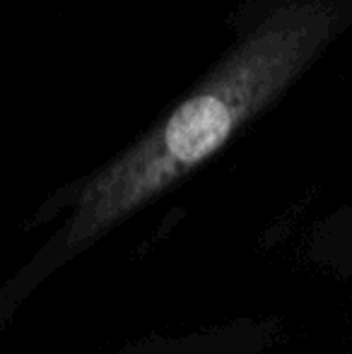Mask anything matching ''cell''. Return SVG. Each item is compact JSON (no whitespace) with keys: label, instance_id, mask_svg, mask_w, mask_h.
<instances>
[{"label":"cell","instance_id":"1","mask_svg":"<svg viewBox=\"0 0 352 354\" xmlns=\"http://www.w3.org/2000/svg\"><path fill=\"white\" fill-rule=\"evenodd\" d=\"M350 27L352 0H268L210 75L82 186L68 246L99 239L215 157Z\"/></svg>","mask_w":352,"mask_h":354}]
</instances>
